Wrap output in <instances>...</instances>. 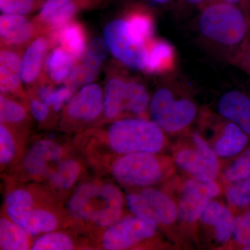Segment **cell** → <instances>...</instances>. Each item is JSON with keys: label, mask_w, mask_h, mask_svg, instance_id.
<instances>
[{"label": "cell", "mask_w": 250, "mask_h": 250, "mask_svg": "<svg viewBox=\"0 0 250 250\" xmlns=\"http://www.w3.org/2000/svg\"><path fill=\"white\" fill-rule=\"evenodd\" d=\"M199 36L207 45L234 62L250 40V16L246 9L214 0L200 9Z\"/></svg>", "instance_id": "6da1fadb"}, {"label": "cell", "mask_w": 250, "mask_h": 250, "mask_svg": "<svg viewBox=\"0 0 250 250\" xmlns=\"http://www.w3.org/2000/svg\"><path fill=\"white\" fill-rule=\"evenodd\" d=\"M123 204L121 192L113 186L85 184L72 195L68 208L75 218L107 227L121 216Z\"/></svg>", "instance_id": "7a4b0ae2"}, {"label": "cell", "mask_w": 250, "mask_h": 250, "mask_svg": "<svg viewBox=\"0 0 250 250\" xmlns=\"http://www.w3.org/2000/svg\"><path fill=\"white\" fill-rule=\"evenodd\" d=\"M108 141L121 154L146 152L156 154L164 148V131L152 121L129 118L115 122L108 130Z\"/></svg>", "instance_id": "3957f363"}, {"label": "cell", "mask_w": 250, "mask_h": 250, "mask_svg": "<svg viewBox=\"0 0 250 250\" xmlns=\"http://www.w3.org/2000/svg\"><path fill=\"white\" fill-rule=\"evenodd\" d=\"M149 116L164 132L177 133L187 129L197 116L192 99L178 93L172 85L159 87L149 102Z\"/></svg>", "instance_id": "277c9868"}, {"label": "cell", "mask_w": 250, "mask_h": 250, "mask_svg": "<svg viewBox=\"0 0 250 250\" xmlns=\"http://www.w3.org/2000/svg\"><path fill=\"white\" fill-rule=\"evenodd\" d=\"M103 34L109 52L115 59L125 66L146 72L149 47L153 41L146 42L135 34L125 18L114 20L106 24Z\"/></svg>", "instance_id": "5b68a950"}, {"label": "cell", "mask_w": 250, "mask_h": 250, "mask_svg": "<svg viewBox=\"0 0 250 250\" xmlns=\"http://www.w3.org/2000/svg\"><path fill=\"white\" fill-rule=\"evenodd\" d=\"M149 94L142 83L126 77H113L105 88L104 112L109 119L125 113L141 116L149 107Z\"/></svg>", "instance_id": "8992f818"}, {"label": "cell", "mask_w": 250, "mask_h": 250, "mask_svg": "<svg viewBox=\"0 0 250 250\" xmlns=\"http://www.w3.org/2000/svg\"><path fill=\"white\" fill-rule=\"evenodd\" d=\"M113 172L118 182L135 187L152 185L164 174L160 161L154 154L146 152L125 154L116 161Z\"/></svg>", "instance_id": "52a82bcc"}, {"label": "cell", "mask_w": 250, "mask_h": 250, "mask_svg": "<svg viewBox=\"0 0 250 250\" xmlns=\"http://www.w3.org/2000/svg\"><path fill=\"white\" fill-rule=\"evenodd\" d=\"M192 140L194 147L183 148L176 153V164L194 178L215 181L220 170L218 156L198 132L194 133Z\"/></svg>", "instance_id": "ba28073f"}, {"label": "cell", "mask_w": 250, "mask_h": 250, "mask_svg": "<svg viewBox=\"0 0 250 250\" xmlns=\"http://www.w3.org/2000/svg\"><path fill=\"white\" fill-rule=\"evenodd\" d=\"M220 192L214 181L189 179L182 188L178 205L179 218L186 223L200 220L207 206Z\"/></svg>", "instance_id": "9c48e42d"}, {"label": "cell", "mask_w": 250, "mask_h": 250, "mask_svg": "<svg viewBox=\"0 0 250 250\" xmlns=\"http://www.w3.org/2000/svg\"><path fill=\"white\" fill-rule=\"evenodd\" d=\"M156 230V225L138 217L124 219L106 230L103 246L108 250L126 249L154 236Z\"/></svg>", "instance_id": "30bf717a"}, {"label": "cell", "mask_w": 250, "mask_h": 250, "mask_svg": "<svg viewBox=\"0 0 250 250\" xmlns=\"http://www.w3.org/2000/svg\"><path fill=\"white\" fill-rule=\"evenodd\" d=\"M98 0H47L36 18V22L51 33L73 20L80 11L93 7Z\"/></svg>", "instance_id": "8fae6325"}, {"label": "cell", "mask_w": 250, "mask_h": 250, "mask_svg": "<svg viewBox=\"0 0 250 250\" xmlns=\"http://www.w3.org/2000/svg\"><path fill=\"white\" fill-rule=\"evenodd\" d=\"M103 91L97 83H88L70 98L67 116L76 121L89 122L98 118L104 108Z\"/></svg>", "instance_id": "7c38bea8"}, {"label": "cell", "mask_w": 250, "mask_h": 250, "mask_svg": "<svg viewBox=\"0 0 250 250\" xmlns=\"http://www.w3.org/2000/svg\"><path fill=\"white\" fill-rule=\"evenodd\" d=\"M217 111L222 118L238 125L250 137V93L240 90L225 92L219 98Z\"/></svg>", "instance_id": "4fadbf2b"}, {"label": "cell", "mask_w": 250, "mask_h": 250, "mask_svg": "<svg viewBox=\"0 0 250 250\" xmlns=\"http://www.w3.org/2000/svg\"><path fill=\"white\" fill-rule=\"evenodd\" d=\"M36 33V26L25 16L3 14L0 17L1 42L4 47L24 45Z\"/></svg>", "instance_id": "5bb4252c"}, {"label": "cell", "mask_w": 250, "mask_h": 250, "mask_svg": "<svg viewBox=\"0 0 250 250\" xmlns=\"http://www.w3.org/2000/svg\"><path fill=\"white\" fill-rule=\"evenodd\" d=\"M62 156V149L57 143L49 141H41L30 148L23 166L28 173L32 175H42L47 172L50 164L58 162Z\"/></svg>", "instance_id": "9a60e30c"}, {"label": "cell", "mask_w": 250, "mask_h": 250, "mask_svg": "<svg viewBox=\"0 0 250 250\" xmlns=\"http://www.w3.org/2000/svg\"><path fill=\"white\" fill-rule=\"evenodd\" d=\"M234 218L228 207L213 200L204 210L200 220L204 225L213 228L217 241L223 244L233 236Z\"/></svg>", "instance_id": "2e32d148"}, {"label": "cell", "mask_w": 250, "mask_h": 250, "mask_svg": "<svg viewBox=\"0 0 250 250\" xmlns=\"http://www.w3.org/2000/svg\"><path fill=\"white\" fill-rule=\"evenodd\" d=\"M51 41L59 44L76 61H80L88 48L86 32L80 22L72 20L59 30L51 33Z\"/></svg>", "instance_id": "e0dca14e"}, {"label": "cell", "mask_w": 250, "mask_h": 250, "mask_svg": "<svg viewBox=\"0 0 250 250\" xmlns=\"http://www.w3.org/2000/svg\"><path fill=\"white\" fill-rule=\"evenodd\" d=\"M250 143V137L243 129L227 121L213 148L218 157L230 159L246 150Z\"/></svg>", "instance_id": "ac0fdd59"}, {"label": "cell", "mask_w": 250, "mask_h": 250, "mask_svg": "<svg viewBox=\"0 0 250 250\" xmlns=\"http://www.w3.org/2000/svg\"><path fill=\"white\" fill-rule=\"evenodd\" d=\"M49 47V41L43 36L34 39L28 46L21 61L24 83L29 84L39 79Z\"/></svg>", "instance_id": "d6986e66"}, {"label": "cell", "mask_w": 250, "mask_h": 250, "mask_svg": "<svg viewBox=\"0 0 250 250\" xmlns=\"http://www.w3.org/2000/svg\"><path fill=\"white\" fill-rule=\"evenodd\" d=\"M19 54L4 47L0 53V90L1 93H14L21 88L22 68Z\"/></svg>", "instance_id": "ffe728a7"}, {"label": "cell", "mask_w": 250, "mask_h": 250, "mask_svg": "<svg viewBox=\"0 0 250 250\" xmlns=\"http://www.w3.org/2000/svg\"><path fill=\"white\" fill-rule=\"evenodd\" d=\"M10 218L31 235L53 231L58 224L53 214L46 210L34 208V207L24 208L11 215Z\"/></svg>", "instance_id": "44dd1931"}, {"label": "cell", "mask_w": 250, "mask_h": 250, "mask_svg": "<svg viewBox=\"0 0 250 250\" xmlns=\"http://www.w3.org/2000/svg\"><path fill=\"white\" fill-rule=\"evenodd\" d=\"M176 51L168 41L155 38L149 47L146 72L151 75L170 73L176 66Z\"/></svg>", "instance_id": "7402d4cb"}, {"label": "cell", "mask_w": 250, "mask_h": 250, "mask_svg": "<svg viewBox=\"0 0 250 250\" xmlns=\"http://www.w3.org/2000/svg\"><path fill=\"white\" fill-rule=\"evenodd\" d=\"M141 193L146 198L159 225H172L179 218L178 207L164 192L147 188L143 189Z\"/></svg>", "instance_id": "603a6c76"}, {"label": "cell", "mask_w": 250, "mask_h": 250, "mask_svg": "<svg viewBox=\"0 0 250 250\" xmlns=\"http://www.w3.org/2000/svg\"><path fill=\"white\" fill-rule=\"evenodd\" d=\"M75 60L71 54L62 47H55L45 59L47 75L54 83L66 82L75 65Z\"/></svg>", "instance_id": "cb8c5ba5"}, {"label": "cell", "mask_w": 250, "mask_h": 250, "mask_svg": "<svg viewBox=\"0 0 250 250\" xmlns=\"http://www.w3.org/2000/svg\"><path fill=\"white\" fill-rule=\"evenodd\" d=\"M0 246L4 250H25L29 248L26 231L6 219L0 220Z\"/></svg>", "instance_id": "d4e9b609"}, {"label": "cell", "mask_w": 250, "mask_h": 250, "mask_svg": "<svg viewBox=\"0 0 250 250\" xmlns=\"http://www.w3.org/2000/svg\"><path fill=\"white\" fill-rule=\"evenodd\" d=\"M80 170V166L76 161H62L59 164L57 170L51 175V182L54 187L59 188H69L77 180Z\"/></svg>", "instance_id": "484cf974"}, {"label": "cell", "mask_w": 250, "mask_h": 250, "mask_svg": "<svg viewBox=\"0 0 250 250\" xmlns=\"http://www.w3.org/2000/svg\"><path fill=\"white\" fill-rule=\"evenodd\" d=\"M229 203L240 209L250 207V177L230 183L227 191Z\"/></svg>", "instance_id": "4316f807"}, {"label": "cell", "mask_w": 250, "mask_h": 250, "mask_svg": "<svg viewBox=\"0 0 250 250\" xmlns=\"http://www.w3.org/2000/svg\"><path fill=\"white\" fill-rule=\"evenodd\" d=\"M250 177V147H248L229 166L224 173V177L228 183H232Z\"/></svg>", "instance_id": "83f0119b"}, {"label": "cell", "mask_w": 250, "mask_h": 250, "mask_svg": "<svg viewBox=\"0 0 250 250\" xmlns=\"http://www.w3.org/2000/svg\"><path fill=\"white\" fill-rule=\"evenodd\" d=\"M74 89L68 85L59 87L54 89L49 85H43L39 90V96L41 101L49 106H54V110L58 111L62 108V104L71 98Z\"/></svg>", "instance_id": "f1b7e54d"}, {"label": "cell", "mask_w": 250, "mask_h": 250, "mask_svg": "<svg viewBox=\"0 0 250 250\" xmlns=\"http://www.w3.org/2000/svg\"><path fill=\"white\" fill-rule=\"evenodd\" d=\"M73 248V243L66 235L50 233L38 238L34 244V250H69Z\"/></svg>", "instance_id": "f546056e"}, {"label": "cell", "mask_w": 250, "mask_h": 250, "mask_svg": "<svg viewBox=\"0 0 250 250\" xmlns=\"http://www.w3.org/2000/svg\"><path fill=\"white\" fill-rule=\"evenodd\" d=\"M47 0H0L3 14L26 16L42 7Z\"/></svg>", "instance_id": "4dcf8cb0"}, {"label": "cell", "mask_w": 250, "mask_h": 250, "mask_svg": "<svg viewBox=\"0 0 250 250\" xmlns=\"http://www.w3.org/2000/svg\"><path fill=\"white\" fill-rule=\"evenodd\" d=\"M233 237L243 250L250 248V208L234 218Z\"/></svg>", "instance_id": "1f68e13d"}, {"label": "cell", "mask_w": 250, "mask_h": 250, "mask_svg": "<svg viewBox=\"0 0 250 250\" xmlns=\"http://www.w3.org/2000/svg\"><path fill=\"white\" fill-rule=\"evenodd\" d=\"M26 111L19 104L6 98L0 97V120L1 123H19L25 118Z\"/></svg>", "instance_id": "d6a6232c"}, {"label": "cell", "mask_w": 250, "mask_h": 250, "mask_svg": "<svg viewBox=\"0 0 250 250\" xmlns=\"http://www.w3.org/2000/svg\"><path fill=\"white\" fill-rule=\"evenodd\" d=\"M98 72L81 62L80 64L75 65L65 83L75 90V88L80 85L88 84L93 82Z\"/></svg>", "instance_id": "836d02e7"}, {"label": "cell", "mask_w": 250, "mask_h": 250, "mask_svg": "<svg viewBox=\"0 0 250 250\" xmlns=\"http://www.w3.org/2000/svg\"><path fill=\"white\" fill-rule=\"evenodd\" d=\"M15 154V145L12 136L8 129L1 125L0 126V161L6 164L13 159Z\"/></svg>", "instance_id": "e575fe53"}, {"label": "cell", "mask_w": 250, "mask_h": 250, "mask_svg": "<svg viewBox=\"0 0 250 250\" xmlns=\"http://www.w3.org/2000/svg\"><path fill=\"white\" fill-rule=\"evenodd\" d=\"M108 47L106 41L100 38H95L88 44L87 51L102 59L103 62L106 60L108 57Z\"/></svg>", "instance_id": "d590c367"}, {"label": "cell", "mask_w": 250, "mask_h": 250, "mask_svg": "<svg viewBox=\"0 0 250 250\" xmlns=\"http://www.w3.org/2000/svg\"><path fill=\"white\" fill-rule=\"evenodd\" d=\"M30 110L33 116L38 121H45L49 114V106L41 101V100L34 99L30 102Z\"/></svg>", "instance_id": "8d00e7d4"}, {"label": "cell", "mask_w": 250, "mask_h": 250, "mask_svg": "<svg viewBox=\"0 0 250 250\" xmlns=\"http://www.w3.org/2000/svg\"><path fill=\"white\" fill-rule=\"evenodd\" d=\"M234 62L246 71L250 79V40L242 49Z\"/></svg>", "instance_id": "74e56055"}, {"label": "cell", "mask_w": 250, "mask_h": 250, "mask_svg": "<svg viewBox=\"0 0 250 250\" xmlns=\"http://www.w3.org/2000/svg\"><path fill=\"white\" fill-rule=\"evenodd\" d=\"M183 1L188 6H191L193 8H197L199 10L201 9L202 7L209 4L211 1L214 0H181Z\"/></svg>", "instance_id": "f35d334b"}, {"label": "cell", "mask_w": 250, "mask_h": 250, "mask_svg": "<svg viewBox=\"0 0 250 250\" xmlns=\"http://www.w3.org/2000/svg\"><path fill=\"white\" fill-rule=\"evenodd\" d=\"M218 1H224L229 4L236 5L241 6L249 12L250 9V0H218Z\"/></svg>", "instance_id": "ab89813d"}, {"label": "cell", "mask_w": 250, "mask_h": 250, "mask_svg": "<svg viewBox=\"0 0 250 250\" xmlns=\"http://www.w3.org/2000/svg\"><path fill=\"white\" fill-rule=\"evenodd\" d=\"M148 2L151 4L157 5V6H166L170 4L172 0H146Z\"/></svg>", "instance_id": "60d3db41"}, {"label": "cell", "mask_w": 250, "mask_h": 250, "mask_svg": "<svg viewBox=\"0 0 250 250\" xmlns=\"http://www.w3.org/2000/svg\"><path fill=\"white\" fill-rule=\"evenodd\" d=\"M249 14H250V13H249Z\"/></svg>", "instance_id": "b9f144b4"}, {"label": "cell", "mask_w": 250, "mask_h": 250, "mask_svg": "<svg viewBox=\"0 0 250 250\" xmlns=\"http://www.w3.org/2000/svg\"></svg>", "instance_id": "7bdbcfd3"}]
</instances>
